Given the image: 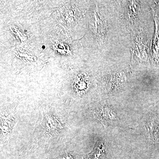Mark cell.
<instances>
[{
  "label": "cell",
  "mask_w": 159,
  "mask_h": 159,
  "mask_svg": "<svg viewBox=\"0 0 159 159\" xmlns=\"http://www.w3.org/2000/svg\"><path fill=\"white\" fill-rule=\"evenodd\" d=\"M108 107H102L97 110L94 113V117L99 120L102 123L108 120H116V116Z\"/></svg>",
  "instance_id": "cell-1"
}]
</instances>
